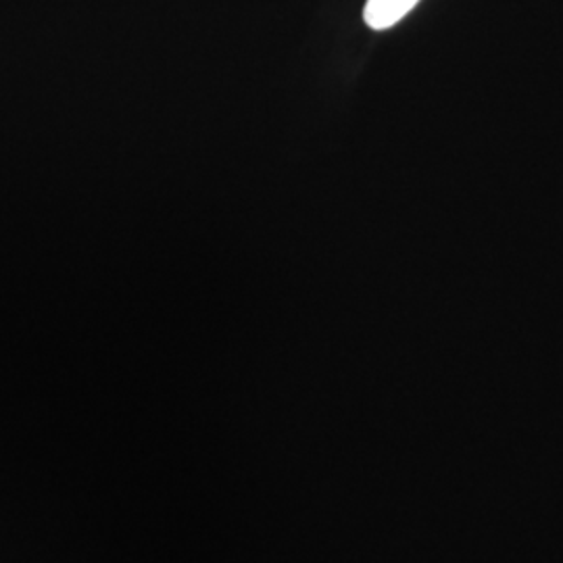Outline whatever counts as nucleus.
Masks as SVG:
<instances>
[{
	"label": "nucleus",
	"instance_id": "f257e3e1",
	"mask_svg": "<svg viewBox=\"0 0 563 563\" xmlns=\"http://www.w3.org/2000/svg\"><path fill=\"white\" fill-rule=\"evenodd\" d=\"M418 2L420 0H367L363 9V20L367 27L383 32L407 18Z\"/></svg>",
	"mask_w": 563,
	"mask_h": 563
}]
</instances>
